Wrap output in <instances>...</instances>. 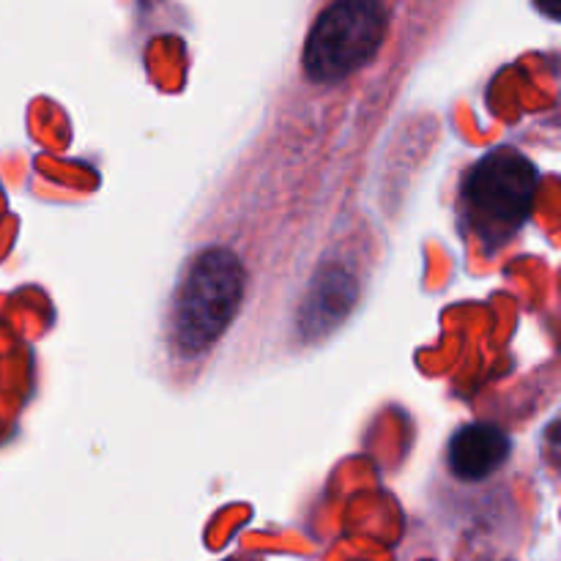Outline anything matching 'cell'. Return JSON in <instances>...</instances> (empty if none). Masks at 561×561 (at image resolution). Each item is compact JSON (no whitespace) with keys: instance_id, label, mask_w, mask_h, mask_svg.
Returning <instances> with one entry per match:
<instances>
[{"instance_id":"1","label":"cell","mask_w":561,"mask_h":561,"mask_svg":"<svg viewBox=\"0 0 561 561\" xmlns=\"http://www.w3.org/2000/svg\"><path fill=\"white\" fill-rule=\"evenodd\" d=\"M537 168L518 148H493L477 159L460 186V217L485 252L502 250L529 222Z\"/></svg>"},{"instance_id":"2","label":"cell","mask_w":561,"mask_h":561,"mask_svg":"<svg viewBox=\"0 0 561 561\" xmlns=\"http://www.w3.org/2000/svg\"><path fill=\"white\" fill-rule=\"evenodd\" d=\"M244 268L233 252L214 247L192 257L173 305V343L184 356L211 348L236 318Z\"/></svg>"},{"instance_id":"3","label":"cell","mask_w":561,"mask_h":561,"mask_svg":"<svg viewBox=\"0 0 561 561\" xmlns=\"http://www.w3.org/2000/svg\"><path fill=\"white\" fill-rule=\"evenodd\" d=\"M383 36L387 9L381 0H334L307 36V77L327 85L345 80L376 58Z\"/></svg>"},{"instance_id":"4","label":"cell","mask_w":561,"mask_h":561,"mask_svg":"<svg viewBox=\"0 0 561 561\" xmlns=\"http://www.w3.org/2000/svg\"><path fill=\"white\" fill-rule=\"evenodd\" d=\"M510 453H513V444L502 427L491 422H474V425L460 427L449 438L447 469L460 482H482L504 469Z\"/></svg>"},{"instance_id":"5","label":"cell","mask_w":561,"mask_h":561,"mask_svg":"<svg viewBox=\"0 0 561 561\" xmlns=\"http://www.w3.org/2000/svg\"><path fill=\"white\" fill-rule=\"evenodd\" d=\"M535 3H537V9L546 11V14L551 16V20H557V16H559L561 0H535Z\"/></svg>"},{"instance_id":"6","label":"cell","mask_w":561,"mask_h":561,"mask_svg":"<svg viewBox=\"0 0 561 561\" xmlns=\"http://www.w3.org/2000/svg\"><path fill=\"white\" fill-rule=\"evenodd\" d=\"M222 561H266V559H261V557H228Z\"/></svg>"}]
</instances>
